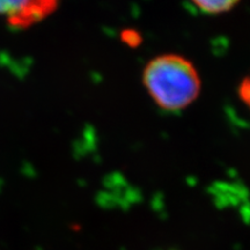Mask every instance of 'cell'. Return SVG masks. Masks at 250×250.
Masks as SVG:
<instances>
[{"label": "cell", "instance_id": "6da1fadb", "mask_svg": "<svg viewBox=\"0 0 250 250\" xmlns=\"http://www.w3.org/2000/svg\"><path fill=\"white\" fill-rule=\"evenodd\" d=\"M143 83L156 105L170 112L189 107L198 98L202 86L195 65L175 54L151 59L144 68Z\"/></svg>", "mask_w": 250, "mask_h": 250}, {"label": "cell", "instance_id": "7a4b0ae2", "mask_svg": "<svg viewBox=\"0 0 250 250\" xmlns=\"http://www.w3.org/2000/svg\"><path fill=\"white\" fill-rule=\"evenodd\" d=\"M57 8L56 1H0V17L12 28H28L44 20Z\"/></svg>", "mask_w": 250, "mask_h": 250}, {"label": "cell", "instance_id": "3957f363", "mask_svg": "<svg viewBox=\"0 0 250 250\" xmlns=\"http://www.w3.org/2000/svg\"><path fill=\"white\" fill-rule=\"evenodd\" d=\"M193 6L202 13L208 15H219L232 11L239 1H229V0H201L193 1Z\"/></svg>", "mask_w": 250, "mask_h": 250}, {"label": "cell", "instance_id": "277c9868", "mask_svg": "<svg viewBox=\"0 0 250 250\" xmlns=\"http://www.w3.org/2000/svg\"><path fill=\"white\" fill-rule=\"evenodd\" d=\"M121 41L125 45L129 48H138L143 42V36L138 30L133 29V28H129V29L122 30L121 33Z\"/></svg>", "mask_w": 250, "mask_h": 250}, {"label": "cell", "instance_id": "5b68a950", "mask_svg": "<svg viewBox=\"0 0 250 250\" xmlns=\"http://www.w3.org/2000/svg\"><path fill=\"white\" fill-rule=\"evenodd\" d=\"M237 93L241 102L250 110V77H246L241 80Z\"/></svg>", "mask_w": 250, "mask_h": 250}]
</instances>
